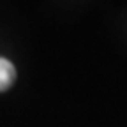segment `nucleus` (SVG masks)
<instances>
[{"instance_id": "f257e3e1", "label": "nucleus", "mask_w": 127, "mask_h": 127, "mask_svg": "<svg viewBox=\"0 0 127 127\" xmlns=\"http://www.w3.org/2000/svg\"><path fill=\"white\" fill-rule=\"evenodd\" d=\"M14 78H16V69L14 65L4 57H0V92L7 90L12 83H14Z\"/></svg>"}]
</instances>
